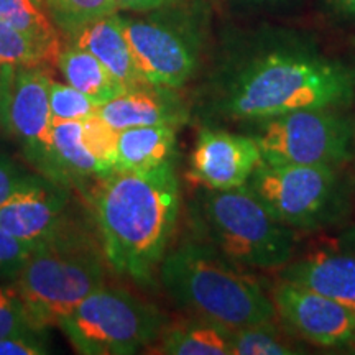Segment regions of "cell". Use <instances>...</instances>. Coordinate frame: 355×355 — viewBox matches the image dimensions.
<instances>
[{"label":"cell","instance_id":"cell-1","mask_svg":"<svg viewBox=\"0 0 355 355\" xmlns=\"http://www.w3.org/2000/svg\"><path fill=\"white\" fill-rule=\"evenodd\" d=\"M354 99V63L303 35L261 30L222 58L201 110L214 125L241 127L296 109H349Z\"/></svg>","mask_w":355,"mask_h":355},{"label":"cell","instance_id":"cell-2","mask_svg":"<svg viewBox=\"0 0 355 355\" xmlns=\"http://www.w3.org/2000/svg\"><path fill=\"white\" fill-rule=\"evenodd\" d=\"M86 198L107 265L152 286L180 216L175 162L148 171L114 170L101 176Z\"/></svg>","mask_w":355,"mask_h":355},{"label":"cell","instance_id":"cell-3","mask_svg":"<svg viewBox=\"0 0 355 355\" xmlns=\"http://www.w3.org/2000/svg\"><path fill=\"white\" fill-rule=\"evenodd\" d=\"M158 277L180 308L230 329L277 318L260 279L199 235L166 252Z\"/></svg>","mask_w":355,"mask_h":355},{"label":"cell","instance_id":"cell-4","mask_svg":"<svg viewBox=\"0 0 355 355\" xmlns=\"http://www.w3.org/2000/svg\"><path fill=\"white\" fill-rule=\"evenodd\" d=\"M105 265L102 245L97 247L74 219L63 232L33 248L12 286L30 322L48 329L105 285Z\"/></svg>","mask_w":355,"mask_h":355},{"label":"cell","instance_id":"cell-5","mask_svg":"<svg viewBox=\"0 0 355 355\" xmlns=\"http://www.w3.org/2000/svg\"><path fill=\"white\" fill-rule=\"evenodd\" d=\"M193 220L199 237L250 272H278L296 255L298 232L277 219L247 184L201 188Z\"/></svg>","mask_w":355,"mask_h":355},{"label":"cell","instance_id":"cell-6","mask_svg":"<svg viewBox=\"0 0 355 355\" xmlns=\"http://www.w3.org/2000/svg\"><path fill=\"white\" fill-rule=\"evenodd\" d=\"M247 186L272 214L296 232L334 229L352 211L355 181L344 168L260 162Z\"/></svg>","mask_w":355,"mask_h":355},{"label":"cell","instance_id":"cell-7","mask_svg":"<svg viewBox=\"0 0 355 355\" xmlns=\"http://www.w3.org/2000/svg\"><path fill=\"white\" fill-rule=\"evenodd\" d=\"M58 326L84 355H130L157 343L166 316L123 288L101 286Z\"/></svg>","mask_w":355,"mask_h":355},{"label":"cell","instance_id":"cell-8","mask_svg":"<svg viewBox=\"0 0 355 355\" xmlns=\"http://www.w3.org/2000/svg\"><path fill=\"white\" fill-rule=\"evenodd\" d=\"M345 110L296 109L239 128L255 140L263 163L344 168L354 159L352 123Z\"/></svg>","mask_w":355,"mask_h":355},{"label":"cell","instance_id":"cell-9","mask_svg":"<svg viewBox=\"0 0 355 355\" xmlns=\"http://www.w3.org/2000/svg\"><path fill=\"white\" fill-rule=\"evenodd\" d=\"M162 7L145 17H121L140 73L150 84L181 89L198 73L204 26L188 8Z\"/></svg>","mask_w":355,"mask_h":355},{"label":"cell","instance_id":"cell-10","mask_svg":"<svg viewBox=\"0 0 355 355\" xmlns=\"http://www.w3.org/2000/svg\"><path fill=\"white\" fill-rule=\"evenodd\" d=\"M48 71L32 66L0 78V123L43 176L48 170L51 141V76Z\"/></svg>","mask_w":355,"mask_h":355},{"label":"cell","instance_id":"cell-11","mask_svg":"<svg viewBox=\"0 0 355 355\" xmlns=\"http://www.w3.org/2000/svg\"><path fill=\"white\" fill-rule=\"evenodd\" d=\"M277 318L306 344L343 350L355 329V311L339 301L279 279L272 288Z\"/></svg>","mask_w":355,"mask_h":355},{"label":"cell","instance_id":"cell-12","mask_svg":"<svg viewBox=\"0 0 355 355\" xmlns=\"http://www.w3.org/2000/svg\"><path fill=\"white\" fill-rule=\"evenodd\" d=\"M69 206V188L37 175L0 206V229L35 248L74 220Z\"/></svg>","mask_w":355,"mask_h":355},{"label":"cell","instance_id":"cell-13","mask_svg":"<svg viewBox=\"0 0 355 355\" xmlns=\"http://www.w3.org/2000/svg\"><path fill=\"white\" fill-rule=\"evenodd\" d=\"M260 162L259 145L247 133L204 127L191 153L188 178L204 189H232L247 184Z\"/></svg>","mask_w":355,"mask_h":355},{"label":"cell","instance_id":"cell-14","mask_svg":"<svg viewBox=\"0 0 355 355\" xmlns=\"http://www.w3.org/2000/svg\"><path fill=\"white\" fill-rule=\"evenodd\" d=\"M278 278L306 286L355 311V225L293 257Z\"/></svg>","mask_w":355,"mask_h":355},{"label":"cell","instance_id":"cell-15","mask_svg":"<svg viewBox=\"0 0 355 355\" xmlns=\"http://www.w3.org/2000/svg\"><path fill=\"white\" fill-rule=\"evenodd\" d=\"M117 130L146 125L183 127L191 110L178 89L145 84L122 92L97 110Z\"/></svg>","mask_w":355,"mask_h":355},{"label":"cell","instance_id":"cell-16","mask_svg":"<svg viewBox=\"0 0 355 355\" xmlns=\"http://www.w3.org/2000/svg\"><path fill=\"white\" fill-rule=\"evenodd\" d=\"M48 180L74 188L87 196L91 186L102 175L99 163L83 144V121L51 122Z\"/></svg>","mask_w":355,"mask_h":355},{"label":"cell","instance_id":"cell-17","mask_svg":"<svg viewBox=\"0 0 355 355\" xmlns=\"http://www.w3.org/2000/svg\"><path fill=\"white\" fill-rule=\"evenodd\" d=\"M71 40L73 44L94 55L125 91L148 84L135 63L117 12L86 25Z\"/></svg>","mask_w":355,"mask_h":355},{"label":"cell","instance_id":"cell-18","mask_svg":"<svg viewBox=\"0 0 355 355\" xmlns=\"http://www.w3.org/2000/svg\"><path fill=\"white\" fill-rule=\"evenodd\" d=\"M178 128L171 125L132 127L121 130L117 146L119 171H148L175 162Z\"/></svg>","mask_w":355,"mask_h":355},{"label":"cell","instance_id":"cell-19","mask_svg":"<svg viewBox=\"0 0 355 355\" xmlns=\"http://www.w3.org/2000/svg\"><path fill=\"white\" fill-rule=\"evenodd\" d=\"M157 354L165 355H232V329L211 319L193 316L165 327Z\"/></svg>","mask_w":355,"mask_h":355},{"label":"cell","instance_id":"cell-20","mask_svg":"<svg viewBox=\"0 0 355 355\" xmlns=\"http://www.w3.org/2000/svg\"><path fill=\"white\" fill-rule=\"evenodd\" d=\"M56 66L69 86L78 89L97 105L105 104L125 92L122 84L105 69V66L94 55L76 44L61 50Z\"/></svg>","mask_w":355,"mask_h":355},{"label":"cell","instance_id":"cell-21","mask_svg":"<svg viewBox=\"0 0 355 355\" xmlns=\"http://www.w3.org/2000/svg\"><path fill=\"white\" fill-rule=\"evenodd\" d=\"M0 20L32 40L44 53L51 68L56 66L63 44L58 26L42 3L37 0H0Z\"/></svg>","mask_w":355,"mask_h":355},{"label":"cell","instance_id":"cell-22","mask_svg":"<svg viewBox=\"0 0 355 355\" xmlns=\"http://www.w3.org/2000/svg\"><path fill=\"white\" fill-rule=\"evenodd\" d=\"M275 319L232 329V355L306 354L300 337L293 334L282 321L275 322Z\"/></svg>","mask_w":355,"mask_h":355},{"label":"cell","instance_id":"cell-23","mask_svg":"<svg viewBox=\"0 0 355 355\" xmlns=\"http://www.w3.org/2000/svg\"><path fill=\"white\" fill-rule=\"evenodd\" d=\"M43 3L58 30L71 38L86 25L117 12L115 0H44Z\"/></svg>","mask_w":355,"mask_h":355},{"label":"cell","instance_id":"cell-24","mask_svg":"<svg viewBox=\"0 0 355 355\" xmlns=\"http://www.w3.org/2000/svg\"><path fill=\"white\" fill-rule=\"evenodd\" d=\"M32 66L51 68L44 53L32 40L0 20V78L15 69L32 68Z\"/></svg>","mask_w":355,"mask_h":355},{"label":"cell","instance_id":"cell-25","mask_svg":"<svg viewBox=\"0 0 355 355\" xmlns=\"http://www.w3.org/2000/svg\"><path fill=\"white\" fill-rule=\"evenodd\" d=\"M119 135L121 130L110 125L99 112L83 121V144L99 163L102 175L112 173L117 165Z\"/></svg>","mask_w":355,"mask_h":355},{"label":"cell","instance_id":"cell-26","mask_svg":"<svg viewBox=\"0 0 355 355\" xmlns=\"http://www.w3.org/2000/svg\"><path fill=\"white\" fill-rule=\"evenodd\" d=\"M50 110L51 122L84 121L99 110V105L69 84L50 81Z\"/></svg>","mask_w":355,"mask_h":355},{"label":"cell","instance_id":"cell-27","mask_svg":"<svg viewBox=\"0 0 355 355\" xmlns=\"http://www.w3.org/2000/svg\"><path fill=\"white\" fill-rule=\"evenodd\" d=\"M28 327L35 326L30 322L25 306L17 291L12 285L0 286V339Z\"/></svg>","mask_w":355,"mask_h":355},{"label":"cell","instance_id":"cell-28","mask_svg":"<svg viewBox=\"0 0 355 355\" xmlns=\"http://www.w3.org/2000/svg\"><path fill=\"white\" fill-rule=\"evenodd\" d=\"M32 252V245L0 229V282H13Z\"/></svg>","mask_w":355,"mask_h":355},{"label":"cell","instance_id":"cell-29","mask_svg":"<svg viewBox=\"0 0 355 355\" xmlns=\"http://www.w3.org/2000/svg\"><path fill=\"white\" fill-rule=\"evenodd\" d=\"M48 352V332L40 327H28L0 339V355H43Z\"/></svg>","mask_w":355,"mask_h":355},{"label":"cell","instance_id":"cell-30","mask_svg":"<svg viewBox=\"0 0 355 355\" xmlns=\"http://www.w3.org/2000/svg\"><path fill=\"white\" fill-rule=\"evenodd\" d=\"M37 175L25 171L6 153H0V206Z\"/></svg>","mask_w":355,"mask_h":355},{"label":"cell","instance_id":"cell-31","mask_svg":"<svg viewBox=\"0 0 355 355\" xmlns=\"http://www.w3.org/2000/svg\"><path fill=\"white\" fill-rule=\"evenodd\" d=\"M181 0H115V6L121 10H128V12H150L157 10V8L175 6V3H180Z\"/></svg>","mask_w":355,"mask_h":355},{"label":"cell","instance_id":"cell-32","mask_svg":"<svg viewBox=\"0 0 355 355\" xmlns=\"http://www.w3.org/2000/svg\"><path fill=\"white\" fill-rule=\"evenodd\" d=\"M332 10L343 19L355 20V0H327Z\"/></svg>","mask_w":355,"mask_h":355},{"label":"cell","instance_id":"cell-33","mask_svg":"<svg viewBox=\"0 0 355 355\" xmlns=\"http://www.w3.org/2000/svg\"><path fill=\"white\" fill-rule=\"evenodd\" d=\"M343 352H345V354H355V329L352 332V336H350L349 343L345 344V347L343 349Z\"/></svg>","mask_w":355,"mask_h":355},{"label":"cell","instance_id":"cell-34","mask_svg":"<svg viewBox=\"0 0 355 355\" xmlns=\"http://www.w3.org/2000/svg\"><path fill=\"white\" fill-rule=\"evenodd\" d=\"M350 107H354L352 114H349V115H350V123H352V141H354V158H355V99Z\"/></svg>","mask_w":355,"mask_h":355},{"label":"cell","instance_id":"cell-35","mask_svg":"<svg viewBox=\"0 0 355 355\" xmlns=\"http://www.w3.org/2000/svg\"><path fill=\"white\" fill-rule=\"evenodd\" d=\"M37 2H40V3H43V2H44V0H37Z\"/></svg>","mask_w":355,"mask_h":355}]
</instances>
